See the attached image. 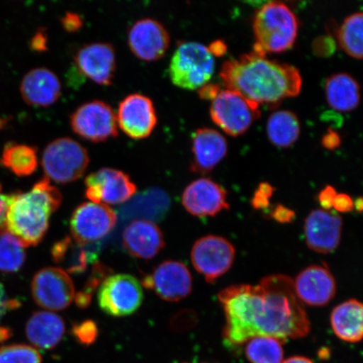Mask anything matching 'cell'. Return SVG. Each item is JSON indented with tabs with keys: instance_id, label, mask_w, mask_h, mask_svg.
Masks as SVG:
<instances>
[{
	"instance_id": "obj_1",
	"label": "cell",
	"mask_w": 363,
	"mask_h": 363,
	"mask_svg": "<svg viewBox=\"0 0 363 363\" xmlns=\"http://www.w3.org/2000/svg\"><path fill=\"white\" fill-rule=\"evenodd\" d=\"M220 76L227 89L259 106H277L285 99L297 96L302 88L296 67L254 52L225 62Z\"/></svg>"
},
{
	"instance_id": "obj_2",
	"label": "cell",
	"mask_w": 363,
	"mask_h": 363,
	"mask_svg": "<svg viewBox=\"0 0 363 363\" xmlns=\"http://www.w3.org/2000/svg\"><path fill=\"white\" fill-rule=\"evenodd\" d=\"M255 320V337L267 335L282 342L306 337L311 321L294 291V282L282 274L263 278Z\"/></svg>"
},
{
	"instance_id": "obj_3",
	"label": "cell",
	"mask_w": 363,
	"mask_h": 363,
	"mask_svg": "<svg viewBox=\"0 0 363 363\" xmlns=\"http://www.w3.org/2000/svg\"><path fill=\"white\" fill-rule=\"evenodd\" d=\"M62 201L60 190L48 178L40 179L30 191L12 194L6 229L25 247L36 246L47 234L50 218L61 206Z\"/></svg>"
},
{
	"instance_id": "obj_4",
	"label": "cell",
	"mask_w": 363,
	"mask_h": 363,
	"mask_svg": "<svg viewBox=\"0 0 363 363\" xmlns=\"http://www.w3.org/2000/svg\"><path fill=\"white\" fill-rule=\"evenodd\" d=\"M298 21L287 4L267 2L258 9L253 19L256 43L253 52L266 56L267 52L279 53L291 48L296 40Z\"/></svg>"
},
{
	"instance_id": "obj_5",
	"label": "cell",
	"mask_w": 363,
	"mask_h": 363,
	"mask_svg": "<svg viewBox=\"0 0 363 363\" xmlns=\"http://www.w3.org/2000/svg\"><path fill=\"white\" fill-rule=\"evenodd\" d=\"M259 296L258 284L233 285L218 294L225 315L223 335L227 342L239 346L255 337L254 323Z\"/></svg>"
},
{
	"instance_id": "obj_6",
	"label": "cell",
	"mask_w": 363,
	"mask_h": 363,
	"mask_svg": "<svg viewBox=\"0 0 363 363\" xmlns=\"http://www.w3.org/2000/svg\"><path fill=\"white\" fill-rule=\"evenodd\" d=\"M214 72V57L206 45L195 42L180 43L169 68L172 83L189 90L199 89L208 84Z\"/></svg>"
},
{
	"instance_id": "obj_7",
	"label": "cell",
	"mask_w": 363,
	"mask_h": 363,
	"mask_svg": "<svg viewBox=\"0 0 363 363\" xmlns=\"http://www.w3.org/2000/svg\"><path fill=\"white\" fill-rule=\"evenodd\" d=\"M89 161L83 145L70 138H60L45 147L42 165L49 180L65 184L79 179L87 170Z\"/></svg>"
},
{
	"instance_id": "obj_8",
	"label": "cell",
	"mask_w": 363,
	"mask_h": 363,
	"mask_svg": "<svg viewBox=\"0 0 363 363\" xmlns=\"http://www.w3.org/2000/svg\"><path fill=\"white\" fill-rule=\"evenodd\" d=\"M213 121L231 136L247 133L260 117L259 106L230 89L220 90L211 106Z\"/></svg>"
},
{
	"instance_id": "obj_9",
	"label": "cell",
	"mask_w": 363,
	"mask_h": 363,
	"mask_svg": "<svg viewBox=\"0 0 363 363\" xmlns=\"http://www.w3.org/2000/svg\"><path fill=\"white\" fill-rule=\"evenodd\" d=\"M143 286L130 274L111 275L104 281L98 292V303L108 315L124 317L133 315L142 306Z\"/></svg>"
},
{
	"instance_id": "obj_10",
	"label": "cell",
	"mask_w": 363,
	"mask_h": 363,
	"mask_svg": "<svg viewBox=\"0 0 363 363\" xmlns=\"http://www.w3.org/2000/svg\"><path fill=\"white\" fill-rule=\"evenodd\" d=\"M72 130L82 138L101 143L118 135L116 113L102 101L82 104L70 116Z\"/></svg>"
},
{
	"instance_id": "obj_11",
	"label": "cell",
	"mask_w": 363,
	"mask_h": 363,
	"mask_svg": "<svg viewBox=\"0 0 363 363\" xmlns=\"http://www.w3.org/2000/svg\"><path fill=\"white\" fill-rule=\"evenodd\" d=\"M235 257L233 245L228 240L214 235L197 240L191 251L194 269L208 284L215 283L231 269Z\"/></svg>"
},
{
	"instance_id": "obj_12",
	"label": "cell",
	"mask_w": 363,
	"mask_h": 363,
	"mask_svg": "<svg viewBox=\"0 0 363 363\" xmlns=\"http://www.w3.org/2000/svg\"><path fill=\"white\" fill-rule=\"evenodd\" d=\"M31 294L40 307L59 311L65 310L74 301L75 289L66 271L48 267L40 269L33 277Z\"/></svg>"
},
{
	"instance_id": "obj_13",
	"label": "cell",
	"mask_w": 363,
	"mask_h": 363,
	"mask_svg": "<svg viewBox=\"0 0 363 363\" xmlns=\"http://www.w3.org/2000/svg\"><path fill=\"white\" fill-rule=\"evenodd\" d=\"M116 221V213L106 204L81 203L70 219L72 239L81 245L94 244L111 233Z\"/></svg>"
},
{
	"instance_id": "obj_14",
	"label": "cell",
	"mask_w": 363,
	"mask_h": 363,
	"mask_svg": "<svg viewBox=\"0 0 363 363\" xmlns=\"http://www.w3.org/2000/svg\"><path fill=\"white\" fill-rule=\"evenodd\" d=\"M85 196L92 203L119 204L128 201L136 186L123 171L103 167L85 179Z\"/></svg>"
},
{
	"instance_id": "obj_15",
	"label": "cell",
	"mask_w": 363,
	"mask_h": 363,
	"mask_svg": "<svg viewBox=\"0 0 363 363\" xmlns=\"http://www.w3.org/2000/svg\"><path fill=\"white\" fill-rule=\"evenodd\" d=\"M143 284L153 290L163 301L178 302L192 292L193 278L184 263L169 260L162 262L152 274L145 277Z\"/></svg>"
},
{
	"instance_id": "obj_16",
	"label": "cell",
	"mask_w": 363,
	"mask_h": 363,
	"mask_svg": "<svg viewBox=\"0 0 363 363\" xmlns=\"http://www.w3.org/2000/svg\"><path fill=\"white\" fill-rule=\"evenodd\" d=\"M117 124L133 139L152 134L157 123L156 108L151 99L143 94H131L122 99L116 113Z\"/></svg>"
},
{
	"instance_id": "obj_17",
	"label": "cell",
	"mask_w": 363,
	"mask_h": 363,
	"mask_svg": "<svg viewBox=\"0 0 363 363\" xmlns=\"http://www.w3.org/2000/svg\"><path fill=\"white\" fill-rule=\"evenodd\" d=\"M170 44V35L161 22L152 18L135 21L128 31L130 51L140 60L157 61L165 55Z\"/></svg>"
},
{
	"instance_id": "obj_18",
	"label": "cell",
	"mask_w": 363,
	"mask_h": 363,
	"mask_svg": "<svg viewBox=\"0 0 363 363\" xmlns=\"http://www.w3.org/2000/svg\"><path fill=\"white\" fill-rule=\"evenodd\" d=\"M77 71L101 85L112 84L116 70L115 48L108 43H92L83 45L74 56Z\"/></svg>"
},
{
	"instance_id": "obj_19",
	"label": "cell",
	"mask_w": 363,
	"mask_h": 363,
	"mask_svg": "<svg viewBox=\"0 0 363 363\" xmlns=\"http://www.w3.org/2000/svg\"><path fill=\"white\" fill-rule=\"evenodd\" d=\"M182 203L190 215L201 218L216 216L230 208L226 190L208 178L189 184L182 195Z\"/></svg>"
},
{
	"instance_id": "obj_20",
	"label": "cell",
	"mask_w": 363,
	"mask_h": 363,
	"mask_svg": "<svg viewBox=\"0 0 363 363\" xmlns=\"http://www.w3.org/2000/svg\"><path fill=\"white\" fill-rule=\"evenodd\" d=\"M303 233L308 248L318 253L333 252L342 239V219L333 212L316 208L307 216Z\"/></svg>"
},
{
	"instance_id": "obj_21",
	"label": "cell",
	"mask_w": 363,
	"mask_h": 363,
	"mask_svg": "<svg viewBox=\"0 0 363 363\" xmlns=\"http://www.w3.org/2000/svg\"><path fill=\"white\" fill-rule=\"evenodd\" d=\"M294 282V291L302 303L325 306L335 297L337 283L333 274L323 265H311L302 270Z\"/></svg>"
},
{
	"instance_id": "obj_22",
	"label": "cell",
	"mask_w": 363,
	"mask_h": 363,
	"mask_svg": "<svg viewBox=\"0 0 363 363\" xmlns=\"http://www.w3.org/2000/svg\"><path fill=\"white\" fill-rule=\"evenodd\" d=\"M122 242L131 257L145 260L155 257L165 247L160 227L146 220H136L127 225Z\"/></svg>"
},
{
	"instance_id": "obj_23",
	"label": "cell",
	"mask_w": 363,
	"mask_h": 363,
	"mask_svg": "<svg viewBox=\"0 0 363 363\" xmlns=\"http://www.w3.org/2000/svg\"><path fill=\"white\" fill-rule=\"evenodd\" d=\"M21 93L23 99L30 106L48 107L61 96V81L49 68L35 67L23 78Z\"/></svg>"
},
{
	"instance_id": "obj_24",
	"label": "cell",
	"mask_w": 363,
	"mask_h": 363,
	"mask_svg": "<svg viewBox=\"0 0 363 363\" xmlns=\"http://www.w3.org/2000/svg\"><path fill=\"white\" fill-rule=\"evenodd\" d=\"M192 152L194 158L190 169L203 174L214 169L223 160L228 152V144L219 131L201 128L193 135Z\"/></svg>"
},
{
	"instance_id": "obj_25",
	"label": "cell",
	"mask_w": 363,
	"mask_h": 363,
	"mask_svg": "<svg viewBox=\"0 0 363 363\" xmlns=\"http://www.w3.org/2000/svg\"><path fill=\"white\" fill-rule=\"evenodd\" d=\"M66 330L62 318L49 311L35 312L27 321L26 337L35 347L51 350L61 342Z\"/></svg>"
},
{
	"instance_id": "obj_26",
	"label": "cell",
	"mask_w": 363,
	"mask_h": 363,
	"mask_svg": "<svg viewBox=\"0 0 363 363\" xmlns=\"http://www.w3.org/2000/svg\"><path fill=\"white\" fill-rule=\"evenodd\" d=\"M98 249L94 244L81 245L66 237L53 245L52 257L54 262L72 274H83L90 264L96 262Z\"/></svg>"
},
{
	"instance_id": "obj_27",
	"label": "cell",
	"mask_w": 363,
	"mask_h": 363,
	"mask_svg": "<svg viewBox=\"0 0 363 363\" xmlns=\"http://www.w3.org/2000/svg\"><path fill=\"white\" fill-rule=\"evenodd\" d=\"M363 307L357 299L340 303L330 315V325L337 337L349 343L361 342L363 333Z\"/></svg>"
},
{
	"instance_id": "obj_28",
	"label": "cell",
	"mask_w": 363,
	"mask_h": 363,
	"mask_svg": "<svg viewBox=\"0 0 363 363\" xmlns=\"http://www.w3.org/2000/svg\"><path fill=\"white\" fill-rule=\"evenodd\" d=\"M325 91L329 106L335 111H352L360 103V86L350 74L342 72L330 76Z\"/></svg>"
},
{
	"instance_id": "obj_29",
	"label": "cell",
	"mask_w": 363,
	"mask_h": 363,
	"mask_svg": "<svg viewBox=\"0 0 363 363\" xmlns=\"http://www.w3.org/2000/svg\"><path fill=\"white\" fill-rule=\"evenodd\" d=\"M267 134L275 147L287 148L292 146L301 135L298 116L290 111L272 113L267 121Z\"/></svg>"
},
{
	"instance_id": "obj_30",
	"label": "cell",
	"mask_w": 363,
	"mask_h": 363,
	"mask_svg": "<svg viewBox=\"0 0 363 363\" xmlns=\"http://www.w3.org/2000/svg\"><path fill=\"white\" fill-rule=\"evenodd\" d=\"M1 162L16 176H30L38 167V151L28 145L9 144L4 150Z\"/></svg>"
},
{
	"instance_id": "obj_31",
	"label": "cell",
	"mask_w": 363,
	"mask_h": 363,
	"mask_svg": "<svg viewBox=\"0 0 363 363\" xmlns=\"http://www.w3.org/2000/svg\"><path fill=\"white\" fill-rule=\"evenodd\" d=\"M245 354L251 363H282L284 351L282 340L258 335L247 340Z\"/></svg>"
},
{
	"instance_id": "obj_32",
	"label": "cell",
	"mask_w": 363,
	"mask_h": 363,
	"mask_svg": "<svg viewBox=\"0 0 363 363\" xmlns=\"http://www.w3.org/2000/svg\"><path fill=\"white\" fill-rule=\"evenodd\" d=\"M362 13H353L345 19L338 30V42L349 56L362 58Z\"/></svg>"
},
{
	"instance_id": "obj_33",
	"label": "cell",
	"mask_w": 363,
	"mask_h": 363,
	"mask_svg": "<svg viewBox=\"0 0 363 363\" xmlns=\"http://www.w3.org/2000/svg\"><path fill=\"white\" fill-rule=\"evenodd\" d=\"M25 246L6 229L0 231V272H16L26 262Z\"/></svg>"
},
{
	"instance_id": "obj_34",
	"label": "cell",
	"mask_w": 363,
	"mask_h": 363,
	"mask_svg": "<svg viewBox=\"0 0 363 363\" xmlns=\"http://www.w3.org/2000/svg\"><path fill=\"white\" fill-rule=\"evenodd\" d=\"M111 269L103 264V263L95 262L83 290H81L74 296L76 305L80 308H88L91 301H92V296L95 290L98 287H101L104 281L111 276Z\"/></svg>"
},
{
	"instance_id": "obj_35",
	"label": "cell",
	"mask_w": 363,
	"mask_h": 363,
	"mask_svg": "<svg viewBox=\"0 0 363 363\" xmlns=\"http://www.w3.org/2000/svg\"><path fill=\"white\" fill-rule=\"evenodd\" d=\"M0 363H43V357L28 345H9L0 347Z\"/></svg>"
},
{
	"instance_id": "obj_36",
	"label": "cell",
	"mask_w": 363,
	"mask_h": 363,
	"mask_svg": "<svg viewBox=\"0 0 363 363\" xmlns=\"http://www.w3.org/2000/svg\"><path fill=\"white\" fill-rule=\"evenodd\" d=\"M72 334L80 344L89 346L96 342L99 337L98 325L91 320L81 321L72 325Z\"/></svg>"
},
{
	"instance_id": "obj_37",
	"label": "cell",
	"mask_w": 363,
	"mask_h": 363,
	"mask_svg": "<svg viewBox=\"0 0 363 363\" xmlns=\"http://www.w3.org/2000/svg\"><path fill=\"white\" fill-rule=\"evenodd\" d=\"M274 188L266 182L258 186L252 199V206L256 210H265L270 206V199L274 194Z\"/></svg>"
},
{
	"instance_id": "obj_38",
	"label": "cell",
	"mask_w": 363,
	"mask_h": 363,
	"mask_svg": "<svg viewBox=\"0 0 363 363\" xmlns=\"http://www.w3.org/2000/svg\"><path fill=\"white\" fill-rule=\"evenodd\" d=\"M333 208L340 213H348L354 210V201L350 195L343 193L335 194Z\"/></svg>"
},
{
	"instance_id": "obj_39",
	"label": "cell",
	"mask_w": 363,
	"mask_h": 363,
	"mask_svg": "<svg viewBox=\"0 0 363 363\" xmlns=\"http://www.w3.org/2000/svg\"><path fill=\"white\" fill-rule=\"evenodd\" d=\"M272 219L279 222V223H290L295 218V212L288 207L279 204L274 210L271 211Z\"/></svg>"
},
{
	"instance_id": "obj_40",
	"label": "cell",
	"mask_w": 363,
	"mask_h": 363,
	"mask_svg": "<svg viewBox=\"0 0 363 363\" xmlns=\"http://www.w3.org/2000/svg\"><path fill=\"white\" fill-rule=\"evenodd\" d=\"M62 25L69 33H75L83 26L84 21L78 13L67 12L61 19Z\"/></svg>"
},
{
	"instance_id": "obj_41",
	"label": "cell",
	"mask_w": 363,
	"mask_h": 363,
	"mask_svg": "<svg viewBox=\"0 0 363 363\" xmlns=\"http://www.w3.org/2000/svg\"><path fill=\"white\" fill-rule=\"evenodd\" d=\"M20 306V302L15 299L8 298L6 290L0 283V321L10 311L15 310Z\"/></svg>"
},
{
	"instance_id": "obj_42",
	"label": "cell",
	"mask_w": 363,
	"mask_h": 363,
	"mask_svg": "<svg viewBox=\"0 0 363 363\" xmlns=\"http://www.w3.org/2000/svg\"><path fill=\"white\" fill-rule=\"evenodd\" d=\"M337 194V190L330 185L326 186L325 188L321 190L319 195H318V201H319L323 210L330 211V208H333V203Z\"/></svg>"
},
{
	"instance_id": "obj_43",
	"label": "cell",
	"mask_w": 363,
	"mask_h": 363,
	"mask_svg": "<svg viewBox=\"0 0 363 363\" xmlns=\"http://www.w3.org/2000/svg\"><path fill=\"white\" fill-rule=\"evenodd\" d=\"M342 143L339 134L337 131L329 129L323 138H322V145L323 147L328 150H335L338 148Z\"/></svg>"
},
{
	"instance_id": "obj_44",
	"label": "cell",
	"mask_w": 363,
	"mask_h": 363,
	"mask_svg": "<svg viewBox=\"0 0 363 363\" xmlns=\"http://www.w3.org/2000/svg\"><path fill=\"white\" fill-rule=\"evenodd\" d=\"M11 197L12 194H2L1 186H0V231L6 229V214Z\"/></svg>"
},
{
	"instance_id": "obj_45",
	"label": "cell",
	"mask_w": 363,
	"mask_h": 363,
	"mask_svg": "<svg viewBox=\"0 0 363 363\" xmlns=\"http://www.w3.org/2000/svg\"><path fill=\"white\" fill-rule=\"evenodd\" d=\"M48 35L43 30H39L31 40L30 47L36 52H44L48 49Z\"/></svg>"
},
{
	"instance_id": "obj_46",
	"label": "cell",
	"mask_w": 363,
	"mask_h": 363,
	"mask_svg": "<svg viewBox=\"0 0 363 363\" xmlns=\"http://www.w3.org/2000/svg\"><path fill=\"white\" fill-rule=\"evenodd\" d=\"M220 92V86L217 84H206L201 89H199V97L203 99V101H212Z\"/></svg>"
},
{
	"instance_id": "obj_47",
	"label": "cell",
	"mask_w": 363,
	"mask_h": 363,
	"mask_svg": "<svg viewBox=\"0 0 363 363\" xmlns=\"http://www.w3.org/2000/svg\"><path fill=\"white\" fill-rule=\"evenodd\" d=\"M208 52L212 56L221 57L225 55L227 52V45L221 40H216L213 42L208 48Z\"/></svg>"
},
{
	"instance_id": "obj_48",
	"label": "cell",
	"mask_w": 363,
	"mask_h": 363,
	"mask_svg": "<svg viewBox=\"0 0 363 363\" xmlns=\"http://www.w3.org/2000/svg\"><path fill=\"white\" fill-rule=\"evenodd\" d=\"M282 363H314V362L306 357L294 356L283 361Z\"/></svg>"
},
{
	"instance_id": "obj_49",
	"label": "cell",
	"mask_w": 363,
	"mask_h": 363,
	"mask_svg": "<svg viewBox=\"0 0 363 363\" xmlns=\"http://www.w3.org/2000/svg\"><path fill=\"white\" fill-rule=\"evenodd\" d=\"M11 330L6 328H0V342L7 340L11 337Z\"/></svg>"
},
{
	"instance_id": "obj_50",
	"label": "cell",
	"mask_w": 363,
	"mask_h": 363,
	"mask_svg": "<svg viewBox=\"0 0 363 363\" xmlns=\"http://www.w3.org/2000/svg\"><path fill=\"white\" fill-rule=\"evenodd\" d=\"M362 199H357L355 202H354V208H356L358 211H362Z\"/></svg>"
},
{
	"instance_id": "obj_51",
	"label": "cell",
	"mask_w": 363,
	"mask_h": 363,
	"mask_svg": "<svg viewBox=\"0 0 363 363\" xmlns=\"http://www.w3.org/2000/svg\"><path fill=\"white\" fill-rule=\"evenodd\" d=\"M184 363H187V362H184Z\"/></svg>"
}]
</instances>
